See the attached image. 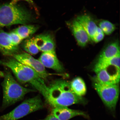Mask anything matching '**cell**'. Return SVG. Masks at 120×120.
I'll use <instances>...</instances> for the list:
<instances>
[{
	"mask_svg": "<svg viewBox=\"0 0 120 120\" xmlns=\"http://www.w3.org/2000/svg\"><path fill=\"white\" fill-rule=\"evenodd\" d=\"M47 87V93L44 98L46 103L53 108L67 107L75 104L85 105L87 103L85 99L74 93L68 81L57 79Z\"/></svg>",
	"mask_w": 120,
	"mask_h": 120,
	"instance_id": "1",
	"label": "cell"
},
{
	"mask_svg": "<svg viewBox=\"0 0 120 120\" xmlns=\"http://www.w3.org/2000/svg\"><path fill=\"white\" fill-rule=\"evenodd\" d=\"M0 64L10 68L19 82L28 83L40 93L44 98L48 91L45 81L36 72L19 62L14 58L5 61L0 60Z\"/></svg>",
	"mask_w": 120,
	"mask_h": 120,
	"instance_id": "2",
	"label": "cell"
},
{
	"mask_svg": "<svg viewBox=\"0 0 120 120\" xmlns=\"http://www.w3.org/2000/svg\"><path fill=\"white\" fill-rule=\"evenodd\" d=\"M4 77L1 83L3 92L2 110L22 100L28 93L35 91L21 85L10 72H6Z\"/></svg>",
	"mask_w": 120,
	"mask_h": 120,
	"instance_id": "3",
	"label": "cell"
},
{
	"mask_svg": "<svg viewBox=\"0 0 120 120\" xmlns=\"http://www.w3.org/2000/svg\"><path fill=\"white\" fill-rule=\"evenodd\" d=\"M31 19L29 12L10 3L0 6V28L18 24H25Z\"/></svg>",
	"mask_w": 120,
	"mask_h": 120,
	"instance_id": "4",
	"label": "cell"
},
{
	"mask_svg": "<svg viewBox=\"0 0 120 120\" xmlns=\"http://www.w3.org/2000/svg\"><path fill=\"white\" fill-rule=\"evenodd\" d=\"M43 107L41 97L38 95L25 100L11 112L0 116V120H17Z\"/></svg>",
	"mask_w": 120,
	"mask_h": 120,
	"instance_id": "5",
	"label": "cell"
},
{
	"mask_svg": "<svg viewBox=\"0 0 120 120\" xmlns=\"http://www.w3.org/2000/svg\"><path fill=\"white\" fill-rule=\"evenodd\" d=\"M94 88L106 107L115 112L119 94L118 84L106 85L100 83L95 77L93 79Z\"/></svg>",
	"mask_w": 120,
	"mask_h": 120,
	"instance_id": "6",
	"label": "cell"
},
{
	"mask_svg": "<svg viewBox=\"0 0 120 120\" xmlns=\"http://www.w3.org/2000/svg\"><path fill=\"white\" fill-rule=\"evenodd\" d=\"M13 58L24 65L35 71L45 81L47 80L50 74L46 71L45 67L38 60L34 58L26 52L17 53L12 56Z\"/></svg>",
	"mask_w": 120,
	"mask_h": 120,
	"instance_id": "7",
	"label": "cell"
},
{
	"mask_svg": "<svg viewBox=\"0 0 120 120\" xmlns=\"http://www.w3.org/2000/svg\"><path fill=\"white\" fill-rule=\"evenodd\" d=\"M95 78L98 82L106 85L118 84L120 80V68L109 66L95 72Z\"/></svg>",
	"mask_w": 120,
	"mask_h": 120,
	"instance_id": "8",
	"label": "cell"
},
{
	"mask_svg": "<svg viewBox=\"0 0 120 120\" xmlns=\"http://www.w3.org/2000/svg\"><path fill=\"white\" fill-rule=\"evenodd\" d=\"M67 24L78 45L82 47L86 46L90 40L88 34L80 24L75 19L71 22H67Z\"/></svg>",
	"mask_w": 120,
	"mask_h": 120,
	"instance_id": "9",
	"label": "cell"
},
{
	"mask_svg": "<svg viewBox=\"0 0 120 120\" xmlns=\"http://www.w3.org/2000/svg\"><path fill=\"white\" fill-rule=\"evenodd\" d=\"M18 50L19 46L13 44L9 33L0 30V52L5 56H13Z\"/></svg>",
	"mask_w": 120,
	"mask_h": 120,
	"instance_id": "10",
	"label": "cell"
},
{
	"mask_svg": "<svg viewBox=\"0 0 120 120\" xmlns=\"http://www.w3.org/2000/svg\"><path fill=\"white\" fill-rule=\"evenodd\" d=\"M45 67L62 72L64 68L57 57L56 52H43L38 59Z\"/></svg>",
	"mask_w": 120,
	"mask_h": 120,
	"instance_id": "11",
	"label": "cell"
},
{
	"mask_svg": "<svg viewBox=\"0 0 120 120\" xmlns=\"http://www.w3.org/2000/svg\"><path fill=\"white\" fill-rule=\"evenodd\" d=\"M34 40L35 44L39 51L43 52H56L55 42L53 38L49 34L38 35L34 38Z\"/></svg>",
	"mask_w": 120,
	"mask_h": 120,
	"instance_id": "12",
	"label": "cell"
},
{
	"mask_svg": "<svg viewBox=\"0 0 120 120\" xmlns=\"http://www.w3.org/2000/svg\"><path fill=\"white\" fill-rule=\"evenodd\" d=\"M52 114L60 120H68L78 116L88 118V115L85 112L79 110L69 109L67 107L54 108Z\"/></svg>",
	"mask_w": 120,
	"mask_h": 120,
	"instance_id": "13",
	"label": "cell"
},
{
	"mask_svg": "<svg viewBox=\"0 0 120 120\" xmlns=\"http://www.w3.org/2000/svg\"><path fill=\"white\" fill-rule=\"evenodd\" d=\"M120 54L119 42L118 40L111 42L100 54L96 63L104 62Z\"/></svg>",
	"mask_w": 120,
	"mask_h": 120,
	"instance_id": "14",
	"label": "cell"
},
{
	"mask_svg": "<svg viewBox=\"0 0 120 120\" xmlns=\"http://www.w3.org/2000/svg\"><path fill=\"white\" fill-rule=\"evenodd\" d=\"M75 19L86 31L90 41H92L98 27L94 19L89 15L86 14L78 16Z\"/></svg>",
	"mask_w": 120,
	"mask_h": 120,
	"instance_id": "15",
	"label": "cell"
},
{
	"mask_svg": "<svg viewBox=\"0 0 120 120\" xmlns=\"http://www.w3.org/2000/svg\"><path fill=\"white\" fill-rule=\"evenodd\" d=\"M70 83L72 90L76 95L82 97L86 94L87 89L86 84L81 78H75L70 82Z\"/></svg>",
	"mask_w": 120,
	"mask_h": 120,
	"instance_id": "16",
	"label": "cell"
},
{
	"mask_svg": "<svg viewBox=\"0 0 120 120\" xmlns=\"http://www.w3.org/2000/svg\"><path fill=\"white\" fill-rule=\"evenodd\" d=\"M38 28V27L34 25H26L19 27L14 31L23 40L34 34Z\"/></svg>",
	"mask_w": 120,
	"mask_h": 120,
	"instance_id": "17",
	"label": "cell"
},
{
	"mask_svg": "<svg viewBox=\"0 0 120 120\" xmlns=\"http://www.w3.org/2000/svg\"><path fill=\"white\" fill-rule=\"evenodd\" d=\"M98 26L104 34L106 35L111 34L116 29L115 25L107 20L100 21L98 23Z\"/></svg>",
	"mask_w": 120,
	"mask_h": 120,
	"instance_id": "18",
	"label": "cell"
},
{
	"mask_svg": "<svg viewBox=\"0 0 120 120\" xmlns=\"http://www.w3.org/2000/svg\"><path fill=\"white\" fill-rule=\"evenodd\" d=\"M25 50L31 55H35L39 52L34 41V38L28 39L25 41L23 45Z\"/></svg>",
	"mask_w": 120,
	"mask_h": 120,
	"instance_id": "19",
	"label": "cell"
},
{
	"mask_svg": "<svg viewBox=\"0 0 120 120\" xmlns=\"http://www.w3.org/2000/svg\"><path fill=\"white\" fill-rule=\"evenodd\" d=\"M104 36V33L98 26L97 32L93 38L92 41L96 43L99 42L103 39Z\"/></svg>",
	"mask_w": 120,
	"mask_h": 120,
	"instance_id": "20",
	"label": "cell"
},
{
	"mask_svg": "<svg viewBox=\"0 0 120 120\" xmlns=\"http://www.w3.org/2000/svg\"><path fill=\"white\" fill-rule=\"evenodd\" d=\"M12 42L15 45L18 46L22 41L21 38L14 31L9 33Z\"/></svg>",
	"mask_w": 120,
	"mask_h": 120,
	"instance_id": "21",
	"label": "cell"
},
{
	"mask_svg": "<svg viewBox=\"0 0 120 120\" xmlns=\"http://www.w3.org/2000/svg\"><path fill=\"white\" fill-rule=\"evenodd\" d=\"M20 1H26L30 4H32V5L34 4V2L33 0H11V2L10 3L13 4H16L18 2Z\"/></svg>",
	"mask_w": 120,
	"mask_h": 120,
	"instance_id": "22",
	"label": "cell"
},
{
	"mask_svg": "<svg viewBox=\"0 0 120 120\" xmlns=\"http://www.w3.org/2000/svg\"><path fill=\"white\" fill-rule=\"evenodd\" d=\"M40 120H60L54 116L52 114L49 115L44 119Z\"/></svg>",
	"mask_w": 120,
	"mask_h": 120,
	"instance_id": "23",
	"label": "cell"
},
{
	"mask_svg": "<svg viewBox=\"0 0 120 120\" xmlns=\"http://www.w3.org/2000/svg\"><path fill=\"white\" fill-rule=\"evenodd\" d=\"M4 73L0 71V75L1 76H2L3 77H4Z\"/></svg>",
	"mask_w": 120,
	"mask_h": 120,
	"instance_id": "24",
	"label": "cell"
},
{
	"mask_svg": "<svg viewBox=\"0 0 120 120\" xmlns=\"http://www.w3.org/2000/svg\"><path fill=\"white\" fill-rule=\"evenodd\" d=\"M0 76H1L0 75Z\"/></svg>",
	"mask_w": 120,
	"mask_h": 120,
	"instance_id": "25",
	"label": "cell"
}]
</instances>
